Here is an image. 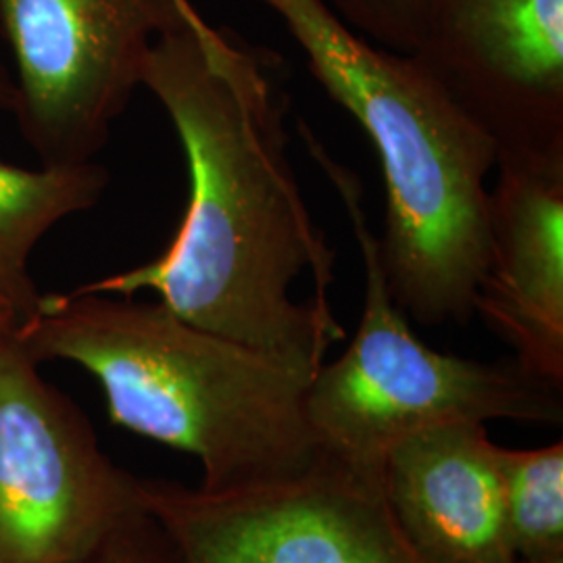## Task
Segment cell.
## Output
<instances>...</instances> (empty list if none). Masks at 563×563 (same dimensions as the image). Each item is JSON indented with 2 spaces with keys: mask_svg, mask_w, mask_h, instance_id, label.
Segmentation results:
<instances>
[{
  "mask_svg": "<svg viewBox=\"0 0 563 563\" xmlns=\"http://www.w3.org/2000/svg\"><path fill=\"white\" fill-rule=\"evenodd\" d=\"M141 507L76 402L0 334V563H80Z\"/></svg>",
  "mask_w": 563,
  "mask_h": 563,
  "instance_id": "obj_6",
  "label": "cell"
},
{
  "mask_svg": "<svg viewBox=\"0 0 563 563\" xmlns=\"http://www.w3.org/2000/svg\"><path fill=\"white\" fill-rule=\"evenodd\" d=\"M15 102H18V86H15V80L9 76L7 67L0 63V109L13 113Z\"/></svg>",
  "mask_w": 563,
  "mask_h": 563,
  "instance_id": "obj_15",
  "label": "cell"
},
{
  "mask_svg": "<svg viewBox=\"0 0 563 563\" xmlns=\"http://www.w3.org/2000/svg\"><path fill=\"white\" fill-rule=\"evenodd\" d=\"M497 446L483 422L426 428L386 453L383 493L426 563H509Z\"/></svg>",
  "mask_w": 563,
  "mask_h": 563,
  "instance_id": "obj_10",
  "label": "cell"
},
{
  "mask_svg": "<svg viewBox=\"0 0 563 563\" xmlns=\"http://www.w3.org/2000/svg\"><path fill=\"white\" fill-rule=\"evenodd\" d=\"M297 130L341 199L365 274L355 339L336 362L320 365L305 399L323 453L360 474L383 478L393 444L432 426L490 420L560 426L563 388L516 360L484 363L444 355L411 332L384 278L360 176L336 162L305 121H297Z\"/></svg>",
  "mask_w": 563,
  "mask_h": 563,
  "instance_id": "obj_4",
  "label": "cell"
},
{
  "mask_svg": "<svg viewBox=\"0 0 563 563\" xmlns=\"http://www.w3.org/2000/svg\"><path fill=\"white\" fill-rule=\"evenodd\" d=\"M505 518L516 558H563V443L497 446Z\"/></svg>",
  "mask_w": 563,
  "mask_h": 563,
  "instance_id": "obj_12",
  "label": "cell"
},
{
  "mask_svg": "<svg viewBox=\"0 0 563 563\" xmlns=\"http://www.w3.org/2000/svg\"><path fill=\"white\" fill-rule=\"evenodd\" d=\"M413 57L499 159L563 155V0H430Z\"/></svg>",
  "mask_w": 563,
  "mask_h": 563,
  "instance_id": "obj_8",
  "label": "cell"
},
{
  "mask_svg": "<svg viewBox=\"0 0 563 563\" xmlns=\"http://www.w3.org/2000/svg\"><path fill=\"white\" fill-rule=\"evenodd\" d=\"M299 44L325 95L362 125L383 165L378 253L405 316L467 323L488 257L493 139L413 55L355 34L325 0H262Z\"/></svg>",
  "mask_w": 563,
  "mask_h": 563,
  "instance_id": "obj_3",
  "label": "cell"
},
{
  "mask_svg": "<svg viewBox=\"0 0 563 563\" xmlns=\"http://www.w3.org/2000/svg\"><path fill=\"white\" fill-rule=\"evenodd\" d=\"M430 0H325V4L355 34L376 46L413 55Z\"/></svg>",
  "mask_w": 563,
  "mask_h": 563,
  "instance_id": "obj_13",
  "label": "cell"
},
{
  "mask_svg": "<svg viewBox=\"0 0 563 563\" xmlns=\"http://www.w3.org/2000/svg\"><path fill=\"white\" fill-rule=\"evenodd\" d=\"M286 81L280 55L228 30L180 25L155 41L142 86L178 132L188 205L157 260L78 290H153L195 328L320 369L346 334L328 301L336 253L288 157Z\"/></svg>",
  "mask_w": 563,
  "mask_h": 563,
  "instance_id": "obj_1",
  "label": "cell"
},
{
  "mask_svg": "<svg viewBox=\"0 0 563 563\" xmlns=\"http://www.w3.org/2000/svg\"><path fill=\"white\" fill-rule=\"evenodd\" d=\"M15 334L36 362L76 363L101 384L113 426L197 457L207 493L282 483L322 457L305 409L311 372L195 328L163 302L42 295Z\"/></svg>",
  "mask_w": 563,
  "mask_h": 563,
  "instance_id": "obj_2",
  "label": "cell"
},
{
  "mask_svg": "<svg viewBox=\"0 0 563 563\" xmlns=\"http://www.w3.org/2000/svg\"><path fill=\"white\" fill-rule=\"evenodd\" d=\"M136 490L180 563H426L395 522L383 478L325 453L295 478L246 490L142 478Z\"/></svg>",
  "mask_w": 563,
  "mask_h": 563,
  "instance_id": "obj_7",
  "label": "cell"
},
{
  "mask_svg": "<svg viewBox=\"0 0 563 563\" xmlns=\"http://www.w3.org/2000/svg\"><path fill=\"white\" fill-rule=\"evenodd\" d=\"M80 563H180V558L162 523L141 505Z\"/></svg>",
  "mask_w": 563,
  "mask_h": 563,
  "instance_id": "obj_14",
  "label": "cell"
},
{
  "mask_svg": "<svg viewBox=\"0 0 563 563\" xmlns=\"http://www.w3.org/2000/svg\"><path fill=\"white\" fill-rule=\"evenodd\" d=\"M474 313L516 362L563 388V155L499 159Z\"/></svg>",
  "mask_w": 563,
  "mask_h": 563,
  "instance_id": "obj_9",
  "label": "cell"
},
{
  "mask_svg": "<svg viewBox=\"0 0 563 563\" xmlns=\"http://www.w3.org/2000/svg\"><path fill=\"white\" fill-rule=\"evenodd\" d=\"M180 25L207 32L176 0H0L18 65L15 118L42 165L92 162L142 86L155 41Z\"/></svg>",
  "mask_w": 563,
  "mask_h": 563,
  "instance_id": "obj_5",
  "label": "cell"
},
{
  "mask_svg": "<svg viewBox=\"0 0 563 563\" xmlns=\"http://www.w3.org/2000/svg\"><path fill=\"white\" fill-rule=\"evenodd\" d=\"M509 563H563V558H543V560H530V558H516Z\"/></svg>",
  "mask_w": 563,
  "mask_h": 563,
  "instance_id": "obj_18",
  "label": "cell"
},
{
  "mask_svg": "<svg viewBox=\"0 0 563 563\" xmlns=\"http://www.w3.org/2000/svg\"><path fill=\"white\" fill-rule=\"evenodd\" d=\"M178 4H180L181 11L190 18V20L195 21V23H201V21H205V18H202L201 13L195 9V4L190 2V0H176Z\"/></svg>",
  "mask_w": 563,
  "mask_h": 563,
  "instance_id": "obj_17",
  "label": "cell"
},
{
  "mask_svg": "<svg viewBox=\"0 0 563 563\" xmlns=\"http://www.w3.org/2000/svg\"><path fill=\"white\" fill-rule=\"evenodd\" d=\"M15 325H18V316H15L13 307L0 297V334L15 328Z\"/></svg>",
  "mask_w": 563,
  "mask_h": 563,
  "instance_id": "obj_16",
  "label": "cell"
},
{
  "mask_svg": "<svg viewBox=\"0 0 563 563\" xmlns=\"http://www.w3.org/2000/svg\"><path fill=\"white\" fill-rule=\"evenodd\" d=\"M109 172L99 163L23 169L0 162V297L27 322L42 295L27 262L42 236L60 220L101 201Z\"/></svg>",
  "mask_w": 563,
  "mask_h": 563,
  "instance_id": "obj_11",
  "label": "cell"
}]
</instances>
